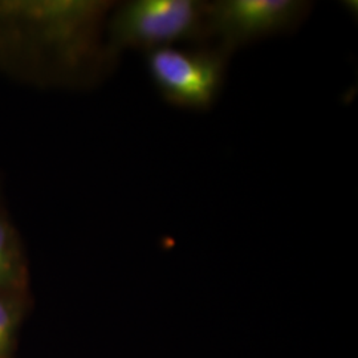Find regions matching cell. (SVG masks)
Wrapping results in <instances>:
<instances>
[{
    "instance_id": "6da1fadb",
    "label": "cell",
    "mask_w": 358,
    "mask_h": 358,
    "mask_svg": "<svg viewBox=\"0 0 358 358\" xmlns=\"http://www.w3.org/2000/svg\"><path fill=\"white\" fill-rule=\"evenodd\" d=\"M113 7L97 0L0 1V32H34L60 73L76 77L96 60H112L101 29Z\"/></svg>"
},
{
    "instance_id": "7a4b0ae2",
    "label": "cell",
    "mask_w": 358,
    "mask_h": 358,
    "mask_svg": "<svg viewBox=\"0 0 358 358\" xmlns=\"http://www.w3.org/2000/svg\"><path fill=\"white\" fill-rule=\"evenodd\" d=\"M206 6L201 0H131L117 6L108 20L106 50L115 59L124 50L207 44Z\"/></svg>"
},
{
    "instance_id": "3957f363",
    "label": "cell",
    "mask_w": 358,
    "mask_h": 358,
    "mask_svg": "<svg viewBox=\"0 0 358 358\" xmlns=\"http://www.w3.org/2000/svg\"><path fill=\"white\" fill-rule=\"evenodd\" d=\"M230 57L214 44L145 52L148 73L161 97L174 106L201 112L217 103Z\"/></svg>"
},
{
    "instance_id": "277c9868",
    "label": "cell",
    "mask_w": 358,
    "mask_h": 358,
    "mask_svg": "<svg viewBox=\"0 0 358 358\" xmlns=\"http://www.w3.org/2000/svg\"><path fill=\"white\" fill-rule=\"evenodd\" d=\"M313 3L306 0H217L207 1V41L232 53L262 38L294 32L307 20Z\"/></svg>"
},
{
    "instance_id": "5b68a950",
    "label": "cell",
    "mask_w": 358,
    "mask_h": 358,
    "mask_svg": "<svg viewBox=\"0 0 358 358\" xmlns=\"http://www.w3.org/2000/svg\"><path fill=\"white\" fill-rule=\"evenodd\" d=\"M26 263L13 223L0 210V292H22Z\"/></svg>"
},
{
    "instance_id": "8992f818",
    "label": "cell",
    "mask_w": 358,
    "mask_h": 358,
    "mask_svg": "<svg viewBox=\"0 0 358 358\" xmlns=\"http://www.w3.org/2000/svg\"><path fill=\"white\" fill-rule=\"evenodd\" d=\"M20 292H0V358L10 357L20 317Z\"/></svg>"
}]
</instances>
